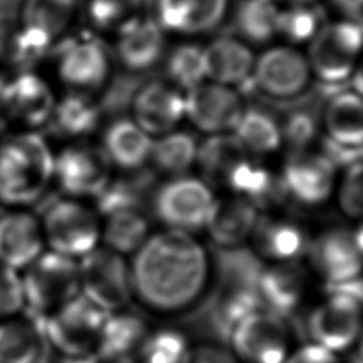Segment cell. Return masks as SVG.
<instances>
[{
  "label": "cell",
  "instance_id": "6da1fadb",
  "mask_svg": "<svg viewBox=\"0 0 363 363\" xmlns=\"http://www.w3.org/2000/svg\"><path fill=\"white\" fill-rule=\"evenodd\" d=\"M132 294L164 318L189 315L211 295L216 257L194 235L177 230L150 234L129 264Z\"/></svg>",
  "mask_w": 363,
  "mask_h": 363
},
{
  "label": "cell",
  "instance_id": "7a4b0ae2",
  "mask_svg": "<svg viewBox=\"0 0 363 363\" xmlns=\"http://www.w3.org/2000/svg\"><path fill=\"white\" fill-rule=\"evenodd\" d=\"M54 153L40 133L21 132L0 142V201L28 206L52 180Z\"/></svg>",
  "mask_w": 363,
  "mask_h": 363
},
{
  "label": "cell",
  "instance_id": "3957f363",
  "mask_svg": "<svg viewBox=\"0 0 363 363\" xmlns=\"http://www.w3.org/2000/svg\"><path fill=\"white\" fill-rule=\"evenodd\" d=\"M24 313L41 326L48 315L81 294L78 259L43 251L21 275Z\"/></svg>",
  "mask_w": 363,
  "mask_h": 363
},
{
  "label": "cell",
  "instance_id": "277c9868",
  "mask_svg": "<svg viewBox=\"0 0 363 363\" xmlns=\"http://www.w3.org/2000/svg\"><path fill=\"white\" fill-rule=\"evenodd\" d=\"M51 51L57 75L68 92L95 95L111 84L113 55L95 33H69Z\"/></svg>",
  "mask_w": 363,
  "mask_h": 363
},
{
  "label": "cell",
  "instance_id": "5b68a950",
  "mask_svg": "<svg viewBox=\"0 0 363 363\" xmlns=\"http://www.w3.org/2000/svg\"><path fill=\"white\" fill-rule=\"evenodd\" d=\"M305 55L312 78L320 84L339 86L349 82L363 55V24L345 17L325 23L306 45Z\"/></svg>",
  "mask_w": 363,
  "mask_h": 363
},
{
  "label": "cell",
  "instance_id": "8992f818",
  "mask_svg": "<svg viewBox=\"0 0 363 363\" xmlns=\"http://www.w3.org/2000/svg\"><path fill=\"white\" fill-rule=\"evenodd\" d=\"M228 340L240 363H285L298 346L291 318L262 306L238 322Z\"/></svg>",
  "mask_w": 363,
  "mask_h": 363
},
{
  "label": "cell",
  "instance_id": "52a82bcc",
  "mask_svg": "<svg viewBox=\"0 0 363 363\" xmlns=\"http://www.w3.org/2000/svg\"><path fill=\"white\" fill-rule=\"evenodd\" d=\"M40 224L50 250L74 259L94 251L101 241L98 213L71 197L45 203Z\"/></svg>",
  "mask_w": 363,
  "mask_h": 363
},
{
  "label": "cell",
  "instance_id": "ba28073f",
  "mask_svg": "<svg viewBox=\"0 0 363 363\" xmlns=\"http://www.w3.org/2000/svg\"><path fill=\"white\" fill-rule=\"evenodd\" d=\"M214 199L207 182L184 174L156 187L150 203L155 217L166 228L196 234L204 230Z\"/></svg>",
  "mask_w": 363,
  "mask_h": 363
},
{
  "label": "cell",
  "instance_id": "9c48e42d",
  "mask_svg": "<svg viewBox=\"0 0 363 363\" xmlns=\"http://www.w3.org/2000/svg\"><path fill=\"white\" fill-rule=\"evenodd\" d=\"M109 313L79 294L45 318L43 333L55 352L69 356L91 354L96 350Z\"/></svg>",
  "mask_w": 363,
  "mask_h": 363
},
{
  "label": "cell",
  "instance_id": "30bf717a",
  "mask_svg": "<svg viewBox=\"0 0 363 363\" xmlns=\"http://www.w3.org/2000/svg\"><path fill=\"white\" fill-rule=\"evenodd\" d=\"M337 170L323 150H291L278 176L284 197L302 207H319L333 196Z\"/></svg>",
  "mask_w": 363,
  "mask_h": 363
},
{
  "label": "cell",
  "instance_id": "8fae6325",
  "mask_svg": "<svg viewBox=\"0 0 363 363\" xmlns=\"http://www.w3.org/2000/svg\"><path fill=\"white\" fill-rule=\"evenodd\" d=\"M312 79L305 52L284 43L269 45L255 55L250 82L268 98L289 101L301 96Z\"/></svg>",
  "mask_w": 363,
  "mask_h": 363
},
{
  "label": "cell",
  "instance_id": "7c38bea8",
  "mask_svg": "<svg viewBox=\"0 0 363 363\" xmlns=\"http://www.w3.org/2000/svg\"><path fill=\"white\" fill-rule=\"evenodd\" d=\"M311 342L335 353L357 345L363 330V303L356 298L328 291L326 296L308 313L305 323Z\"/></svg>",
  "mask_w": 363,
  "mask_h": 363
},
{
  "label": "cell",
  "instance_id": "4fadbf2b",
  "mask_svg": "<svg viewBox=\"0 0 363 363\" xmlns=\"http://www.w3.org/2000/svg\"><path fill=\"white\" fill-rule=\"evenodd\" d=\"M81 294L108 312L125 309L132 294L130 268L123 255L96 247L78 259Z\"/></svg>",
  "mask_w": 363,
  "mask_h": 363
},
{
  "label": "cell",
  "instance_id": "5bb4252c",
  "mask_svg": "<svg viewBox=\"0 0 363 363\" xmlns=\"http://www.w3.org/2000/svg\"><path fill=\"white\" fill-rule=\"evenodd\" d=\"M111 169L101 146L77 142L54 155L52 180L71 199H95L109 183Z\"/></svg>",
  "mask_w": 363,
  "mask_h": 363
},
{
  "label": "cell",
  "instance_id": "9a60e30c",
  "mask_svg": "<svg viewBox=\"0 0 363 363\" xmlns=\"http://www.w3.org/2000/svg\"><path fill=\"white\" fill-rule=\"evenodd\" d=\"M245 109L237 88L203 81L184 92V118L194 129L207 133H231Z\"/></svg>",
  "mask_w": 363,
  "mask_h": 363
},
{
  "label": "cell",
  "instance_id": "2e32d148",
  "mask_svg": "<svg viewBox=\"0 0 363 363\" xmlns=\"http://www.w3.org/2000/svg\"><path fill=\"white\" fill-rule=\"evenodd\" d=\"M306 257L325 285H337L363 275V255L353 230L333 227L311 237Z\"/></svg>",
  "mask_w": 363,
  "mask_h": 363
},
{
  "label": "cell",
  "instance_id": "e0dca14e",
  "mask_svg": "<svg viewBox=\"0 0 363 363\" xmlns=\"http://www.w3.org/2000/svg\"><path fill=\"white\" fill-rule=\"evenodd\" d=\"M55 96L47 81L37 72L20 71L4 81L1 113L30 129L45 128L54 106Z\"/></svg>",
  "mask_w": 363,
  "mask_h": 363
},
{
  "label": "cell",
  "instance_id": "ac0fdd59",
  "mask_svg": "<svg viewBox=\"0 0 363 363\" xmlns=\"http://www.w3.org/2000/svg\"><path fill=\"white\" fill-rule=\"evenodd\" d=\"M132 119L152 138L177 129L184 119V92L169 81H149L138 86L130 105Z\"/></svg>",
  "mask_w": 363,
  "mask_h": 363
},
{
  "label": "cell",
  "instance_id": "d6986e66",
  "mask_svg": "<svg viewBox=\"0 0 363 363\" xmlns=\"http://www.w3.org/2000/svg\"><path fill=\"white\" fill-rule=\"evenodd\" d=\"M166 34L153 16L140 14L113 35L112 55L128 72L150 71L166 55Z\"/></svg>",
  "mask_w": 363,
  "mask_h": 363
},
{
  "label": "cell",
  "instance_id": "ffe728a7",
  "mask_svg": "<svg viewBox=\"0 0 363 363\" xmlns=\"http://www.w3.org/2000/svg\"><path fill=\"white\" fill-rule=\"evenodd\" d=\"M250 240L254 254L274 264L301 261L306 257L311 235L301 223L291 217L259 214Z\"/></svg>",
  "mask_w": 363,
  "mask_h": 363
},
{
  "label": "cell",
  "instance_id": "44dd1931",
  "mask_svg": "<svg viewBox=\"0 0 363 363\" xmlns=\"http://www.w3.org/2000/svg\"><path fill=\"white\" fill-rule=\"evenodd\" d=\"M228 0H156L155 18L170 34L196 37L223 23Z\"/></svg>",
  "mask_w": 363,
  "mask_h": 363
},
{
  "label": "cell",
  "instance_id": "7402d4cb",
  "mask_svg": "<svg viewBox=\"0 0 363 363\" xmlns=\"http://www.w3.org/2000/svg\"><path fill=\"white\" fill-rule=\"evenodd\" d=\"M308 279V271L301 261L274 262L262 267L257 279L261 306L291 316L305 298Z\"/></svg>",
  "mask_w": 363,
  "mask_h": 363
},
{
  "label": "cell",
  "instance_id": "603a6c76",
  "mask_svg": "<svg viewBox=\"0 0 363 363\" xmlns=\"http://www.w3.org/2000/svg\"><path fill=\"white\" fill-rule=\"evenodd\" d=\"M258 217L259 210L242 197H216L204 230L221 251L235 250L250 240Z\"/></svg>",
  "mask_w": 363,
  "mask_h": 363
},
{
  "label": "cell",
  "instance_id": "cb8c5ba5",
  "mask_svg": "<svg viewBox=\"0 0 363 363\" xmlns=\"http://www.w3.org/2000/svg\"><path fill=\"white\" fill-rule=\"evenodd\" d=\"M203 50L206 79L237 89L251 79L257 54L238 35H218Z\"/></svg>",
  "mask_w": 363,
  "mask_h": 363
},
{
  "label": "cell",
  "instance_id": "d4e9b609",
  "mask_svg": "<svg viewBox=\"0 0 363 363\" xmlns=\"http://www.w3.org/2000/svg\"><path fill=\"white\" fill-rule=\"evenodd\" d=\"M44 244L41 224L34 214L0 213V264L24 269L44 251Z\"/></svg>",
  "mask_w": 363,
  "mask_h": 363
},
{
  "label": "cell",
  "instance_id": "484cf974",
  "mask_svg": "<svg viewBox=\"0 0 363 363\" xmlns=\"http://www.w3.org/2000/svg\"><path fill=\"white\" fill-rule=\"evenodd\" d=\"M153 138L132 118H115L104 132L102 149L112 166L125 172L143 169L150 160Z\"/></svg>",
  "mask_w": 363,
  "mask_h": 363
},
{
  "label": "cell",
  "instance_id": "4316f807",
  "mask_svg": "<svg viewBox=\"0 0 363 363\" xmlns=\"http://www.w3.org/2000/svg\"><path fill=\"white\" fill-rule=\"evenodd\" d=\"M102 118L99 101L94 95L68 92L55 102L45 128L55 138L82 140L99 128Z\"/></svg>",
  "mask_w": 363,
  "mask_h": 363
},
{
  "label": "cell",
  "instance_id": "83f0119b",
  "mask_svg": "<svg viewBox=\"0 0 363 363\" xmlns=\"http://www.w3.org/2000/svg\"><path fill=\"white\" fill-rule=\"evenodd\" d=\"M223 186L231 194L252 203L259 211L285 199L279 177L269 172L255 156L248 155L228 173Z\"/></svg>",
  "mask_w": 363,
  "mask_h": 363
},
{
  "label": "cell",
  "instance_id": "f1b7e54d",
  "mask_svg": "<svg viewBox=\"0 0 363 363\" xmlns=\"http://www.w3.org/2000/svg\"><path fill=\"white\" fill-rule=\"evenodd\" d=\"M325 140L345 147L363 145V96L350 91L332 95L320 118Z\"/></svg>",
  "mask_w": 363,
  "mask_h": 363
},
{
  "label": "cell",
  "instance_id": "f546056e",
  "mask_svg": "<svg viewBox=\"0 0 363 363\" xmlns=\"http://www.w3.org/2000/svg\"><path fill=\"white\" fill-rule=\"evenodd\" d=\"M78 16V0H24L18 21L50 48L68 35Z\"/></svg>",
  "mask_w": 363,
  "mask_h": 363
},
{
  "label": "cell",
  "instance_id": "4dcf8cb0",
  "mask_svg": "<svg viewBox=\"0 0 363 363\" xmlns=\"http://www.w3.org/2000/svg\"><path fill=\"white\" fill-rule=\"evenodd\" d=\"M147 332L143 318L138 313L126 309L111 312L101 330L95 354L102 360L135 357Z\"/></svg>",
  "mask_w": 363,
  "mask_h": 363
},
{
  "label": "cell",
  "instance_id": "1f68e13d",
  "mask_svg": "<svg viewBox=\"0 0 363 363\" xmlns=\"http://www.w3.org/2000/svg\"><path fill=\"white\" fill-rule=\"evenodd\" d=\"M47 347L35 319L24 315L0 320V363H38Z\"/></svg>",
  "mask_w": 363,
  "mask_h": 363
},
{
  "label": "cell",
  "instance_id": "d6a6232c",
  "mask_svg": "<svg viewBox=\"0 0 363 363\" xmlns=\"http://www.w3.org/2000/svg\"><path fill=\"white\" fill-rule=\"evenodd\" d=\"M248 155L250 153L242 147L233 132L208 135V138L199 145L196 164L204 182L223 186L228 173Z\"/></svg>",
  "mask_w": 363,
  "mask_h": 363
},
{
  "label": "cell",
  "instance_id": "836d02e7",
  "mask_svg": "<svg viewBox=\"0 0 363 363\" xmlns=\"http://www.w3.org/2000/svg\"><path fill=\"white\" fill-rule=\"evenodd\" d=\"M242 147L251 156H268L282 146L281 123L265 109L245 106L233 130Z\"/></svg>",
  "mask_w": 363,
  "mask_h": 363
},
{
  "label": "cell",
  "instance_id": "e575fe53",
  "mask_svg": "<svg viewBox=\"0 0 363 363\" xmlns=\"http://www.w3.org/2000/svg\"><path fill=\"white\" fill-rule=\"evenodd\" d=\"M50 50L20 21L0 24V64L14 72L31 69Z\"/></svg>",
  "mask_w": 363,
  "mask_h": 363
},
{
  "label": "cell",
  "instance_id": "d590c367",
  "mask_svg": "<svg viewBox=\"0 0 363 363\" xmlns=\"http://www.w3.org/2000/svg\"><path fill=\"white\" fill-rule=\"evenodd\" d=\"M199 143L186 130H170L153 139L150 160L157 173L169 177L184 176L196 164Z\"/></svg>",
  "mask_w": 363,
  "mask_h": 363
},
{
  "label": "cell",
  "instance_id": "8d00e7d4",
  "mask_svg": "<svg viewBox=\"0 0 363 363\" xmlns=\"http://www.w3.org/2000/svg\"><path fill=\"white\" fill-rule=\"evenodd\" d=\"M282 4L278 0H241L235 10L238 37L251 44H268L278 37Z\"/></svg>",
  "mask_w": 363,
  "mask_h": 363
},
{
  "label": "cell",
  "instance_id": "74e56055",
  "mask_svg": "<svg viewBox=\"0 0 363 363\" xmlns=\"http://www.w3.org/2000/svg\"><path fill=\"white\" fill-rule=\"evenodd\" d=\"M128 176L109 180L105 189L95 197L96 211L108 216L119 210H143L145 201L153 186V174L140 170L128 172Z\"/></svg>",
  "mask_w": 363,
  "mask_h": 363
},
{
  "label": "cell",
  "instance_id": "f35d334b",
  "mask_svg": "<svg viewBox=\"0 0 363 363\" xmlns=\"http://www.w3.org/2000/svg\"><path fill=\"white\" fill-rule=\"evenodd\" d=\"M149 218L143 210H119L105 216L101 225L104 247L121 254H135L150 235Z\"/></svg>",
  "mask_w": 363,
  "mask_h": 363
},
{
  "label": "cell",
  "instance_id": "ab89813d",
  "mask_svg": "<svg viewBox=\"0 0 363 363\" xmlns=\"http://www.w3.org/2000/svg\"><path fill=\"white\" fill-rule=\"evenodd\" d=\"M166 81L187 92L206 81L204 50L203 45L184 41L166 51L163 58Z\"/></svg>",
  "mask_w": 363,
  "mask_h": 363
},
{
  "label": "cell",
  "instance_id": "60d3db41",
  "mask_svg": "<svg viewBox=\"0 0 363 363\" xmlns=\"http://www.w3.org/2000/svg\"><path fill=\"white\" fill-rule=\"evenodd\" d=\"M325 23L316 3L282 4L278 37L284 38L285 44L294 47L308 45Z\"/></svg>",
  "mask_w": 363,
  "mask_h": 363
},
{
  "label": "cell",
  "instance_id": "b9f144b4",
  "mask_svg": "<svg viewBox=\"0 0 363 363\" xmlns=\"http://www.w3.org/2000/svg\"><path fill=\"white\" fill-rule=\"evenodd\" d=\"M143 0H86L85 17L89 31L115 35L142 13Z\"/></svg>",
  "mask_w": 363,
  "mask_h": 363
},
{
  "label": "cell",
  "instance_id": "7bdbcfd3",
  "mask_svg": "<svg viewBox=\"0 0 363 363\" xmlns=\"http://www.w3.org/2000/svg\"><path fill=\"white\" fill-rule=\"evenodd\" d=\"M189 347V340L180 330L160 328L146 333L135 359L138 363H182Z\"/></svg>",
  "mask_w": 363,
  "mask_h": 363
},
{
  "label": "cell",
  "instance_id": "ee69618b",
  "mask_svg": "<svg viewBox=\"0 0 363 363\" xmlns=\"http://www.w3.org/2000/svg\"><path fill=\"white\" fill-rule=\"evenodd\" d=\"M335 193L340 211L352 220L363 221V153L343 167Z\"/></svg>",
  "mask_w": 363,
  "mask_h": 363
},
{
  "label": "cell",
  "instance_id": "f6af8a7d",
  "mask_svg": "<svg viewBox=\"0 0 363 363\" xmlns=\"http://www.w3.org/2000/svg\"><path fill=\"white\" fill-rule=\"evenodd\" d=\"M279 123L282 142L288 143L292 150L311 149L320 128V119H318L312 112L303 109L291 112L284 122Z\"/></svg>",
  "mask_w": 363,
  "mask_h": 363
},
{
  "label": "cell",
  "instance_id": "bcb514c9",
  "mask_svg": "<svg viewBox=\"0 0 363 363\" xmlns=\"http://www.w3.org/2000/svg\"><path fill=\"white\" fill-rule=\"evenodd\" d=\"M24 309V292L21 275L4 264H0V320L16 316Z\"/></svg>",
  "mask_w": 363,
  "mask_h": 363
},
{
  "label": "cell",
  "instance_id": "7dc6e473",
  "mask_svg": "<svg viewBox=\"0 0 363 363\" xmlns=\"http://www.w3.org/2000/svg\"><path fill=\"white\" fill-rule=\"evenodd\" d=\"M182 363H240L231 349L218 343L190 346Z\"/></svg>",
  "mask_w": 363,
  "mask_h": 363
},
{
  "label": "cell",
  "instance_id": "c3c4849f",
  "mask_svg": "<svg viewBox=\"0 0 363 363\" xmlns=\"http://www.w3.org/2000/svg\"><path fill=\"white\" fill-rule=\"evenodd\" d=\"M285 363H340L339 354L313 342L298 345Z\"/></svg>",
  "mask_w": 363,
  "mask_h": 363
},
{
  "label": "cell",
  "instance_id": "681fc988",
  "mask_svg": "<svg viewBox=\"0 0 363 363\" xmlns=\"http://www.w3.org/2000/svg\"><path fill=\"white\" fill-rule=\"evenodd\" d=\"M38 363H98V357L95 353L84 356H69L55 352L48 346Z\"/></svg>",
  "mask_w": 363,
  "mask_h": 363
},
{
  "label": "cell",
  "instance_id": "f907efd6",
  "mask_svg": "<svg viewBox=\"0 0 363 363\" xmlns=\"http://www.w3.org/2000/svg\"><path fill=\"white\" fill-rule=\"evenodd\" d=\"M330 3L340 17L353 20L363 17V0H330Z\"/></svg>",
  "mask_w": 363,
  "mask_h": 363
},
{
  "label": "cell",
  "instance_id": "816d5d0a",
  "mask_svg": "<svg viewBox=\"0 0 363 363\" xmlns=\"http://www.w3.org/2000/svg\"><path fill=\"white\" fill-rule=\"evenodd\" d=\"M349 84L352 86V91L356 92L357 95L363 96V55L360 57L350 79H349Z\"/></svg>",
  "mask_w": 363,
  "mask_h": 363
},
{
  "label": "cell",
  "instance_id": "f5cc1de1",
  "mask_svg": "<svg viewBox=\"0 0 363 363\" xmlns=\"http://www.w3.org/2000/svg\"><path fill=\"white\" fill-rule=\"evenodd\" d=\"M353 235H354V241L363 255V221H360L359 225L353 230Z\"/></svg>",
  "mask_w": 363,
  "mask_h": 363
},
{
  "label": "cell",
  "instance_id": "db71d44e",
  "mask_svg": "<svg viewBox=\"0 0 363 363\" xmlns=\"http://www.w3.org/2000/svg\"><path fill=\"white\" fill-rule=\"evenodd\" d=\"M281 4H299V3H316V0H278Z\"/></svg>",
  "mask_w": 363,
  "mask_h": 363
},
{
  "label": "cell",
  "instance_id": "11a10c76",
  "mask_svg": "<svg viewBox=\"0 0 363 363\" xmlns=\"http://www.w3.org/2000/svg\"><path fill=\"white\" fill-rule=\"evenodd\" d=\"M357 346H359V354H357V357H359L360 360H363V330H362L360 337H359V340H357Z\"/></svg>",
  "mask_w": 363,
  "mask_h": 363
},
{
  "label": "cell",
  "instance_id": "9f6ffc18",
  "mask_svg": "<svg viewBox=\"0 0 363 363\" xmlns=\"http://www.w3.org/2000/svg\"><path fill=\"white\" fill-rule=\"evenodd\" d=\"M4 78L0 75V116L3 115L1 113V99H3V89H4Z\"/></svg>",
  "mask_w": 363,
  "mask_h": 363
},
{
  "label": "cell",
  "instance_id": "6f0895ef",
  "mask_svg": "<svg viewBox=\"0 0 363 363\" xmlns=\"http://www.w3.org/2000/svg\"><path fill=\"white\" fill-rule=\"evenodd\" d=\"M350 363H363V360H360L359 357H354V359H353Z\"/></svg>",
  "mask_w": 363,
  "mask_h": 363
},
{
  "label": "cell",
  "instance_id": "680465c9",
  "mask_svg": "<svg viewBox=\"0 0 363 363\" xmlns=\"http://www.w3.org/2000/svg\"><path fill=\"white\" fill-rule=\"evenodd\" d=\"M0 213H1V210H0Z\"/></svg>",
  "mask_w": 363,
  "mask_h": 363
}]
</instances>
